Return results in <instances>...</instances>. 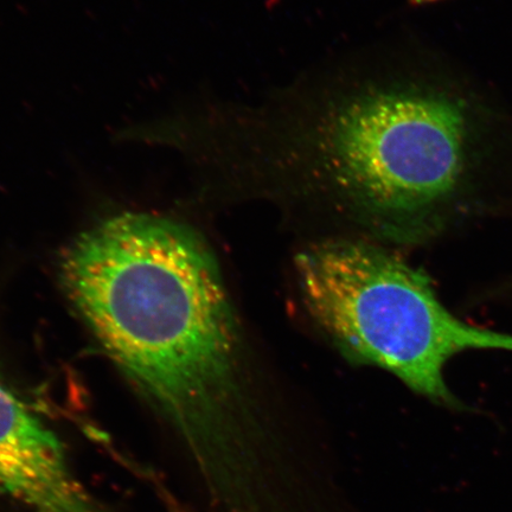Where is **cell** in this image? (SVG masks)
<instances>
[{"instance_id": "cell-1", "label": "cell", "mask_w": 512, "mask_h": 512, "mask_svg": "<svg viewBox=\"0 0 512 512\" xmlns=\"http://www.w3.org/2000/svg\"><path fill=\"white\" fill-rule=\"evenodd\" d=\"M60 270L107 354L191 451L229 438L253 388L238 318L200 233L162 215H115L76 238Z\"/></svg>"}, {"instance_id": "cell-2", "label": "cell", "mask_w": 512, "mask_h": 512, "mask_svg": "<svg viewBox=\"0 0 512 512\" xmlns=\"http://www.w3.org/2000/svg\"><path fill=\"white\" fill-rule=\"evenodd\" d=\"M309 86L277 107L239 114L227 162L324 191L390 239L433 233L475 158L466 102L389 68Z\"/></svg>"}, {"instance_id": "cell-3", "label": "cell", "mask_w": 512, "mask_h": 512, "mask_svg": "<svg viewBox=\"0 0 512 512\" xmlns=\"http://www.w3.org/2000/svg\"><path fill=\"white\" fill-rule=\"evenodd\" d=\"M311 316L351 361L394 374L438 405L464 409L444 376L454 355L473 349L512 352V336L477 328L441 304L426 274L386 249L332 240L296 258Z\"/></svg>"}]
</instances>
